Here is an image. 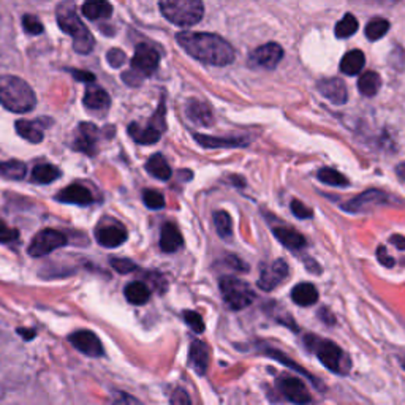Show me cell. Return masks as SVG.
<instances>
[{"mask_svg": "<svg viewBox=\"0 0 405 405\" xmlns=\"http://www.w3.org/2000/svg\"><path fill=\"white\" fill-rule=\"evenodd\" d=\"M176 40L187 54L207 65L225 67L235 60V48L225 38L207 32H181Z\"/></svg>", "mask_w": 405, "mask_h": 405, "instance_id": "obj_1", "label": "cell"}, {"mask_svg": "<svg viewBox=\"0 0 405 405\" xmlns=\"http://www.w3.org/2000/svg\"><path fill=\"white\" fill-rule=\"evenodd\" d=\"M0 105L12 113L24 114L34 110L37 97L24 80L13 75H3L0 76Z\"/></svg>", "mask_w": 405, "mask_h": 405, "instance_id": "obj_2", "label": "cell"}, {"mask_svg": "<svg viewBox=\"0 0 405 405\" xmlns=\"http://www.w3.org/2000/svg\"><path fill=\"white\" fill-rule=\"evenodd\" d=\"M304 340L308 349L315 353L321 364L328 369V371L339 373V375H347L350 372V356L339 345L334 344V342L328 339H320V337L314 334L305 336Z\"/></svg>", "mask_w": 405, "mask_h": 405, "instance_id": "obj_3", "label": "cell"}, {"mask_svg": "<svg viewBox=\"0 0 405 405\" xmlns=\"http://www.w3.org/2000/svg\"><path fill=\"white\" fill-rule=\"evenodd\" d=\"M57 24L60 30L73 37V48L80 54H89L95 46L92 34L86 29L82 21L78 16L76 12L69 5H62L57 10Z\"/></svg>", "mask_w": 405, "mask_h": 405, "instance_id": "obj_4", "label": "cell"}, {"mask_svg": "<svg viewBox=\"0 0 405 405\" xmlns=\"http://www.w3.org/2000/svg\"><path fill=\"white\" fill-rule=\"evenodd\" d=\"M159 7L163 16L179 27L198 24L205 14V7L200 0H163Z\"/></svg>", "mask_w": 405, "mask_h": 405, "instance_id": "obj_5", "label": "cell"}, {"mask_svg": "<svg viewBox=\"0 0 405 405\" xmlns=\"http://www.w3.org/2000/svg\"><path fill=\"white\" fill-rule=\"evenodd\" d=\"M220 293L227 308L231 310L246 309L255 299V292L251 285L236 277H223L220 280Z\"/></svg>", "mask_w": 405, "mask_h": 405, "instance_id": "obj_6", "label": "cell"}, {"mask_svg": "<svg viewBox=\"0 0 405 405\" xmlns=\"http://www.w3.org/2000/svg\"><path fill=\"white\" fill-rule=\"evenodd\" d=\"M165 130V103H160L159 110L155 111L154 117L146 127L139 126L137 122H132L128 127V135L138 144H155L162 137Z\"/></svg>", "mask_w": 405, "mask_h": 405, "instance_id": "obj_7", "label": "cell"}, {"mask_svg": "<svg viewBox=\"0 0 405 405\" xmlns=\"http://www.w3.org/2000/svg\"><path fill=\"white\" fill-rule=\"evenodd\" d=\"M67 244V238L62 231L53 230V228H45L30 242L29 253L32 257H45L48 253L57 251V248L64 247Z\"/></svg>", "mask_w": 405, "mask_h": 405, "instance_id": "obj_8", "label": "cell"}, {"mask_svg": "<svg viewBox=\"0 0 405 405\" xmlns=\"http://www.w3.org/2000/svg\"><path fill=\"white\" fill-rule=\"evenodd\" d=\"M160 54L155 51L152 46L146 43H141L135 49L133 59H132V71H135L138 76H141L143 80L154 73L159 69Z\"/></svg>", "mask_w": 405, "mask_h": 405, "instance_id": "obj_9", "label": "cell"}, {"mask_svg": "<svg viewBox=\"0 0 405 405\" xmlns=\"http://www.w3.org/2000/svg\"><path fill=\"white\" fill-rule=\"evenodd\" d=\"M277 389L288 399L290 402L298 404V405H308L312 401L308 386L304 385L299 378L284 375L277 378Z\"/></svg>", "mask_w": 405, "mask_h": 405, "instance_id": "obj_10", "label": "cell"}, {"mask_svg": "<svg viewBox=\"0 0 405 405\" xmlns=\"http://www.w3.org/2000/svg\"><path fill=\"white\" fill-rule=\"evenodd\" d=\"M288 264L284 259H276V262L269 263L268 266H264L259 273L258 279V287L263 292H273L274 288H277L285 279L288 277Z\"/></svg>", "mask_w": 405, "mask_h": 405, "instance_id": "obj_11", "label": "cell"}, {"mask_svg": "<svg viewBox=\"0 0 405 405\" xmlns=\"http://www.w3.org/2000/svg\"><path fill=\"white\" fill-rule=\"evenodd\" d=\"M284 59V49L282 46L277 43H266L258 46L257 49L252 51L248 62L253 67H259V69L273 70L279 65V62Z\"/></svg>", "mask_w": 405, "mask_h": 405, "instance_id": "obj_12", "label": "cell"}, {"mask_svg": "<svg viewBox=\"0 0 405 405\" xmlns=\"http://www.w3.org/2000/svg\"><path fill=\"white\" fill-rule=\"evenodd\" d=\"M70 344L75 347L76 350H80L81 353H84L87 356L92 358H98L103 355V345L98 337L93 334L92 331H76L69 337Z\"/></svg>", "mask_w": 405, "mask_h": 405, "instance_id": "obj_13", "label": "cell"}, {"mask_svg": "<svg viewBox=\"0 0 405 405\" xmlns=\"http://www.w3.org/2000/svg\"><path fill=\"white\" fill-rule=\"evenodd\" d=\"M388 202V195L383 194L380 190H367L364 194L355 196V198L350 200L347 205L344 206L345 211L349 212H364V211H371L372 207H377L380 205H386Z\"/></svg>", "mask_w": 405, "mask_h": 405, "instance_id": "obj_14", "label": "cell"}, {"mask_svg": "<svg viewBox=\"0 0 405 405\" xmlns=\"http://www.w3.org/2000/svg\"><path fill=\"white\" fill-rule=\"evenodd\" d=\"M95 238L102 247L114 248L122 246L127 241V231L119 223H114V225H100L95 230Z\"/></svg>", "mask_w": 405, "mask_h": 405, "instance_id": "obj_15", "label": "cell"}, {"mask_svg": "<svg viewBox=\"0 0 405 405\" xmlns=\"http://www.w3.org/2000/svg\"><path fill=\"white\" fill-rule=\"evenodd\" d=\"M57 201L69 202V205H78V206H89L93 202V195L87 187L81 184H71L65 187L64 190H60L56 195Z\"/></svg>", "mask_w": 405, "mask_h": 405, "instance_id": "obj_16", "label": "cell"}, {"mask_svg": "<svg viewBox=\"0 0 405 405\" xmlns=\"http://www.w3.org/2000/svg\"><path fill=\"white\" fill-rule=\"evenodd\" d=\"M97 139H98V128L93 124L82 122L78 128V135L75 139V149L81 150L82 154L93 155L97 152Z\"/></svg>", "mask_w": 405, "mask_h": 405, "instance_id": "obj_17", "label": "cell"}, {"mask_svg": "<svg viewBox=\"0 0 405 405\" xmlns=\"http://www.w3.org/2000/svg\"><path fill=\"white\" fill-rule=\"evenodd\" d=\"M319 91L325 98H328L334 105H344L349 98L347 93L345 82L339 80V78H329V80H323L319 82Z\"/></svg>", "mask_w": 405, "mask_h": 405, "instance_id": "obj_18", "label": "cell"}, {"mask_svg": "<svg viewBox=\"0 0 405 405\" xmlns=\"http://www.w3.org/2000/svg\"><path fill=\"white\" fill-rule=\"evenodd\" d=\"M189 362L198 375H205L209 366V349L202 340H194L189 351Z\"/></svg>", "mask_w": 405, "mask_h": 405, "instance_id": "obj_19", "label": "cell"}, {"mask_svg": "<svg viewBox=\"0 0 405 405\" xmlns=\"http://www.w3.org/2000/svg\"><path fill=\"white\" fill-rule=\"evenodd\" d=\"M187 117L190 119L194 124H198L202 127H209L214 124V114L209 105H206L205 102L200 100H190L185 106Z\"/></svg>", "mask_w": 405, "mask_h": 405, "instance_id": "obj_20", "label": "cell"}, {"mask_svg": "<svg viewBox=\"0 0 405 405\" xmlns=\"http://www.w3.org/2000/svg\"><path fill=\"white\" fill-rule=\"evenodd\" d=\"M184 246V240L178 227L174 223H165L160 235V248L165 253H174Z\"/></svg>", "mask_w": 405, "mask_h": 405, "instance_id": "obj_21", "label": "cell"}, {"mask_svg": "<svg viewBox=\"0 0 405 405\" xmlns=\"http://www.w3.org/2000/svg\"><path fill=\"white\" fill-rule=\"evenodd\" d=\"M196 143L200 144L202 148L207 149H219V148H244L247 146L248 141L247 138H217V137H207V135H200L195 133L194 135Z\"/></svg>", "mask_w": 405, "mask_h": 405, "instance_id": "obj_22", "label": "cell"}, {"mask_svg": "<svg viewBox=\"0 0 405 405\" xmlns=\"http://www.w3.org/2000/svg\"><path fill=\"white\" fill-rule=\"evenodd\" d=\"M82 102H84V106L87 110L95 113H103L111 106L110 95H108L106 91L100 89V87H89L84 93Z\"/></svg>", "mask_w": 405, "mask_h": 405, "instance_id": "obj_23", "label": "cell"}, {"mask_svg": "<svg viewBox=\"0 0 405 405\" xmlns=\"http://www.w3.org/2000/svg\"><path fill=\"white\" fill-rule=\"evenodd\" d=\"M274 236L277 238V240L284 244L285 247L290 248V251H303V248L308 246V242H305V238L298 233L293 228L290 227H279V228H274Z\"/></svg>", "mask_w": 405, "mask_h": 405, "instance_id": "obj_24", "label": "cell"}, {"mask_svg": "<svg viewBox=\"0 0 405 405\" xmlns=\"http://www.w3.org/2000/svg\"><path fill=\"white\" fill-rule=\"evenodd\" d=\"M366 64V56L360 49H351L350 53H347L342 57L340 62V71L347 76H356L361 73V70L364 69Z\"/></svg>", "mask_w": 405, "mask_h": 405, "instance_id": "obj_25", "label": "cell"}, {"mask_svg": "<svg viewBox=\"0 0 405 405\" xmlns=\"http://www.w3.org/2000/svg\"><path fill=\"white\" fill-rule=\"evenodd\" d=\"M292 299L294 304L301 305V308H309V305H314L319 301V292H316L315 285L304 282L296 285L293 288Z\"/></svg>", "mask_w": 405, "mask_h": 405, "instance_id": "obj_26", "label": "cell"}, {"mask_svg": "<svg viewBox=\"0 0 405 405\" xmlns=\"http://www.w3.org/2000/svg\"><path fill=\"white\" fill-rule=\"evenodd\" d=\"M16 132L21 138L27 139L29 143H41L45 138V132H43V127L40 126L38 122L35 121H25V119H19L16 121Z\"/></svg>", "mask_w": 405, "mask_h": 405, "instance_id": "obj_27", "label": "cell"}, {"mask_svg": "<svg viewBox=\"0 0 405 405\" xmlns=\"http://www.w3.org/2000/svg\"><path fill=\"white\" fill-rule=\"evenodd\" d=\"M146 171L155 179L168 181L171 178V168L162 154H154L146 162Z\"/></svg>", "mask_w": 405, "mask_h": 405, "instance_id": "obj_28", "label": "cell"}, {"mask_svg": "<svg viewBox=\"0 0 405 405\" xmlns=\"http://www.w3.org/2000/svg\"><path fill=\"white\" fill-rule=\"evenodd\" d=\"M60 170L57 168V166L54 165H49V163H43V165H37L32 171V178H30V181H32L34 184H51L54 183V181H57L60 178Z\"/></svg>", "mask_w": 405, "mask_h": 405, "instance_id": "obj_29", "label": "cell"}, {"mask_svg": "<svg viewBox=\"0 0 405 405\" xmlns=\"http://www.w3.org/2000/svg\"><path fill=\"white\" fill-rule=\"evenodd\" d=\"M82 14L92 21L106 19L113 14L111 3L103 2V0H93V2H86L82 5Z\"/></svg>", "mask_w": 405, "mask_h": 405, "instance_id": "obj_30", "label": "cell"}, {"mask_svg": "<svg viewBox=\"0 0 405 405\" xmlns=\"http://www.w3.org/2000/svg\"><path fill=\"white\" fill-rule=\"evenodd\" d=\"M382 86V78L377 71H366L358 80V91L364 97H373L378 93Z\"/></svg>", "mask_w": 405, "mask_h": 405, "instance_id": "obj_31", "label": "cell"}, {"mask_svg": "<svg viewBox=\"0 0 405 405\" xmlns=\"http://www.w3.org/2000/svg\"><path fill=\"white\" fill-rule=\"evenodd\" d=\"M266 355H268V356H271V358H274V360L279 361L280 364H284V366H287V367H290V369H293V371H296V372H299L301 375H304L305 378H309V380L312 382L316 388L321 389V382L319 380V378H315V377L312 375V373H309L308 371H305L304 367H301L299 364H296V362H293V360H290V358H288L287 355H284L282 351L274 350V349H269V350H266Z\"/></svg>", "mask_w": 405, "mask_h": 405, "instance_id": "obj_32", "label": "cell"}, {"mask_svg": "<svg viewBox=\"0 0 405 405\" xmlns=\"http://www.w3.org/2000/svg\"><path fill=\"white\" fill-rule=\"evenodd\" d=\"M126 298L130 304L141 305L146 304L150 298V290L146 284L143 282H132L126 287Z\"/></svg>", "mask_w": 405, "mask_h": 405, "instance_id": "obj_33", "label": "cell"}, {"mask_svg": "<svg viewBox=\"0 0 405 405\" xmlns=\"http://www.w3.org/2000/svg\"><path fill=\"white\" fill-rule=\"evenodd\" d=\"M27 166L19 160H10V162H0V176L5 179L21 181L25 178Z\"/></svg>", "mask_w": 405, "mask_h": 405, "instance_id": "obj_34", "label": "cell"}, {"mask_svg": "<svg viewBox=\"0 0 405 405\" xmlns=\"http://www.w3.org/2000/svg\"><path fill=\"white\" fill-rule=\"evenodd\" d=\"M358 27H360L358 19L353 16L351 13H347L345 16L336 24L334 35L337 38H349V37H351V35H355L358 32Z\"/></svg>", "mask_w": 405, "mask_h": 405, "instance_id": "obj_35", "label": "cell"}, {"mask_svg": "<svg viewBox=\"0 0 405 405\" xmlns=\"http://www.w3.org/2000/svg\"><path fill=\"white\" fill-rule=\"evenodd\" d=\"M389 30V23L386 19L383 18H375L372 21H369L367 25H366V37L371 40V41H377L380 40L382 37H385Z\"/></svg>", "mask_w": 405, "mask_h": 405, "instance_id": "obj_36", "label": "cell"}, {"mask_svg": "<svg viewBox=\"0 0 405 405\" xmlns=\"http://www.w3.org/2000/svg\"><path fill=\"white\" fill-rule=\"evenodd\" d=\"M319 179L323 184H328L332 187H347L349 185V179L345 178L344 174L339 173V171L332 168H323L319 171Z\"/></svg>", "mask_w": 405, "mask_h": 405, "instance_id": "obj_37", "label": "cell"}, {"mask_svg": "<svg viewBox=\"0 0 405 405\" xmlns=\"http://www.w3.org/2000/svg\"><path fill=\"white\" fill-rule=\"evenodd\" d=\"M214 225L220 238H230L233 235V222L231 217L225 211L214 212Z\"/></svg>", "mask_w": 405, "mask_h": 405, "instance_id": "obj_38", "label": "cell"}, {"mask_svg": "<svg viewBox=\"0 0 405 405\" xmlns=\"http://www.w3.org/2000/svg\"><path fill=\"white\" fill-rule=\"evenodd\" d=\"M143 201H144V205L149 207V209H154V211L165 207L163 195L157 190H150V189L144 190L143 192Z\"/></svg>", "mask_w": 405, "mask_h": 405, "instance_id": "obj_39", "label": "cell"}, {"mask_svg": "<svg viewBox=\"0 0 405 405\" xmlns=\"http://www.w3.org/2000/svg\"><path fill=\"white\" fill-rule=\"evenodd\" d=\"M183 315H184L185 323L190 326L192 331L198 332V334H200V332L205 331V321H202L200 314L194 312V310H185V312Z\"/></svg>", "mask_w": 405, "mask_h": 405, "instance_id": "obj_40", "label": "cell"}, {"mask_svg": "<svg viewBox=\"0 0 405 405\" xmlns=\"http://www.w3.org/2000/svg\"><path fill=\"white\" fill-rule=\"evenodd\" d=\"M23 27L29 35H38L43 32V25H41L38 18L32 16V14H25V16H23Z\"/></svg>", "mask_w": 405, "mask_h": 405, "instance_id": "obj_41", "label": "cell"}, {"mask_svg": "<svg viewBox=\"0 0 405 405\" xmlns=\"http://www.w3.org/2000/svg\"><path fill=\"white\" fill-rule=\"evenodd\" d=\"M110 263L119 274H128L137 269V264H135L132 259H127V258H113Z\"/></svg>", "mask_w": 405, "mask_h": 405, "instance_id": "obj_42", "label": "cell"}, {"mask_svg": "<svg viewBox=\"0 0 405 405\" xmlns=\"http://www.w3.org/2000/svg\"><path fill=\"white\" fill-rule=\"evenodd\" d=\"M106 60H108V64H110L111 67H114V69H119V67H122L124 64H126L127 56H126V53H124L122 49L113 48V49L108 51Z\"/></svg>", "mask_w": 405, "mask_h": 405, "instance_id": "obj_43", "label": "cell"}, {"mask_svg": "<svg viewBox=\"0 0 405 405\" xmlns=\"http://www.w3.org/2000/svg\"><path fill=\"white\" fill-rule=\"evenodd\" d=\"M292 212L298 219H310V217H312V209H309L304 202H301L298 200L292 201Z\"/></svg>", "mask_w": 405, "mask_h": 405, "instance_id": "obj_44", "label": "cell"}, {"mask_svg": "<svg viewBox=\"0 0 405 405\" xmlns=\"http://www.w3.org/2000/svg\"><path fill=\"white\" fill-rule=\"evenodd\" d=\"M170 402H171V405H192L190 396L187 394V391L183 388H176L174 389L173 394H171Z\"/></svg>", "mask_w": 405, "mask_h": 405, "instance_id": "obj_45", "label": "cell"}, {"mask_svg": "<svg viewBox=\"0 0 405 405\" xmlns=\"http://www.w3.org/2000/svg\"><path fill=\"white\" fill-rule=\"evenodd\" d=\"M18 238H19L18 230L7 227L2 220H0V242H12V241H16Z\"/></svg>", "mask_w": 405, "mask_h": 405, "instance_id": "obj_46", "label": "cell"}, {"mask_svg": "<svg viewBox=\"0 0 405 405\" xmlns=\"http://www.w3.org/2000/svg\"><path fill=\"white\" fill-rule=\"evenodd\" d=\"M113 405H143V402H139L137 397L132 396V394L121 393L117 394L116 399H114Z\"/></svg>", "mask_w": 405, "mask_h": 405, "instance_id": "obj_47", "label": "cell"}, {"mask_svg": "<svg viewBox=\"0 0 405 405\" xmlns=\"http://www.w3.org/2000/svg\"><path fill=\"white\" fill-rule=\"evenodd\" d=\"M377 258H378V262H380L383 266H386V268H393L394 263H396L393 257H389V253L386 252V248L383 246L377 248Z\"/></svg>", "mask_w": 405, "mask_h": 405, "instance_id": "obj_48", "label": "cell"}, {"mask_svg": "<svg viewBox=\"0 0 405 405\" xmlns=\"http://www.w3.org/2000/svg\"><path fill=\"white\" fill-rule=\"evenodd\" d=\"M122 81L128 86H139L143 82V78L138 76L137 73H135V71L128 70V71H126V73H122Z\"/></svg>", "mask_w": 405, "mask_h": 405, "instance_id": "obj_49", "label": "cell"}, {"mask_svg": "<svg viewBox=\"0 0 405 405\" xmlns=\"http://www.w3.org/2000/svg\"><path fill=\"white\" fill-rule=\"evenodd\" d=\"M71 73H73L75 80L81 81V82H93V81H95V76H93L92 73H89V71H82V70H71Z\"/></svg>", "mask_w": 405, "mask_h": 405, "instance_id": "obj_50", "label": "cell"}, {"mask_svg": "<svg viewBox=\"0 0 405 405\" xmlns=\"http://www.w3.org/2000/svg\"><path fill=\"white\" fill-rule=\"evenodd\" d=\"M391 244H394L399 251H405V238L401 235H394L391 236Z\"/></svg>", "mask_w": 405, "mask_h": 405, "instance_id": "obj_51", "label": "cell"}, {"mask_svg": "<svg viewBox=\"0 0 405 405\" xmlns=\"http://www.w3.org/2000/svg\"><path fill=\"white\" fill-rule=\"evenodd\" d=\"M320 315H321V319H325V321H326V323H328V325H332V323H334V321H336L334 316H332V315L328 312V309H321V310H320Z\"/></svg>", "mask_w": 405, "mask_h": 405, "instance_id": "obj_52", "label": "cell"}, {"mask_svg": "<svg viewBox=\"0 0 405 405\" xmlns=\"http://www.w3.org/2000/svg\"><path fill=\"white\" fill-rule=\"evenodd\" d=\"M18 332H19V334H21V336H23V337H24V339H27V340H30V339H34V337H35V331H34V329H30V331H29V329L19 328V329H18Z\"/></svg>", "mask_w": 405, "mask_h": 405, "instance_id": "obj_53", "label": "cell"}, {"mask_svg": "<svg viewBox=\"0 0 405 405\" xmlns=\"http://www.w3.org/2000/svg\"><path fill=\"white\" fill-rule=\"evenodd\" d=\"M396 174H397V178L402 181V183L405 184V162L404 163H401V165H397V168H396Z\"/></svg>", "mask_w": 405, "mask_h": 405, "instance_id": "obj_54", "label": "cell"}, {"mask_svg": "<svg viewBox=\"0 0 405 405\" xmlns=\"http://www.w3.org/2000/svg\"><path fill=\"white\" fill-rule=\"evenodd\" d=\"M401 364H402V367H404V371H405V358H402V361H401Z\"/></svg>", "mask_w": 405, "mask_h": 405, "instance_id": "obj_55", "label": "cell"}]
</instances>
